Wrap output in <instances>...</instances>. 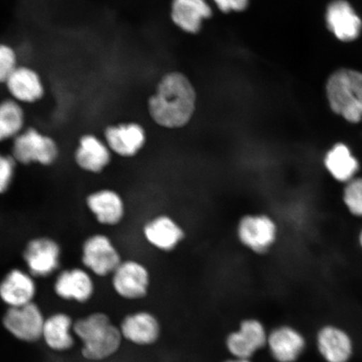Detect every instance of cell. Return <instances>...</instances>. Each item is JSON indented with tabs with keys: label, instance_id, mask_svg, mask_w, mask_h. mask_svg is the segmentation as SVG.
<instances>
[{
	"label": "cell",
	"instance_id": "30",
	"mask_svg": "<svg viewBox=\"0 0 362 362\" xmlns=\"http://www.w3.org/2000/svg\"><path fill=\"white\" fill-rule=\"evenodd\" d=\"M223 362H253L251 359H238L230 357V358L223 361Z\"/></svg>",
	"mask_w": 362,
	"mask_h": 362
},
{
	"label": "cell",
	"instance_id": "28",
	"mask_svg": "<svg viewBox=\"0 0 362 362\" xmlns=\"http://www.w3.org/2000/svg\"><path fill=\"white\" fill-rule=\"evenodd\" d=\"M344 201L356 216H362V179L350 181L344 192Z\"/></svg>",
	"mask_w": 362,
	"mask_h": 362
},
{
	"label": "cell",
	"instance_id": "21",
	"mask_svg": "<svg viewBox=\"0 0 362 362\" xmlns=\"http://www.w3.org/2000/svg\"><path fill=\"white\" fill-rule=\"evenodd\" d=\"M147 243L158 250H175L185 238L182 228L168 216H158L147 221L143 228Z\"/></svg>",
	"mask_w": 362,
	"mask_h": 362
},
{
	"label": "cell",
	"instance_id": "25",
	"mask_svg": "<svg viewBox=\"0 0 362 362\" xmlns=\"http://www.w3.org/2000/svg\"><path fill=\"white\" fill-rule=\"evenodd\" d=\"M325 165L333 177L341 182L350 181L358 170V162L345 144H338L327 153Z\"/></svg>",
	"mask_w": 362,
	"mask_h": 362
},
{
	"label": "cell",
	"instance_id": "1",
	"mask_svg": "<svg viewBox=\"0 0 362 362\" xmlns=\"http://www.w3.org/2000/svg\"><path fill=\"white\" fill-rule=\"evenodd\" d=\"M197 95L181 74L166 75L148 100V111L155 123L165 129H180L189 123L196 110Z\"/></svg>",
	"mask_w": 362,
	"mask_h": 362
},
{
	"label": "cell",
	"instance_id": "8",
	"mask_svg": "<svg viewBox=\"0 0 362 362\" xmlns=\"http://www.w3.org/2000/svg\"><path fill=\"white\" fill-rule=\"evenodd\" d=\"M268 337L264 322L251 317L240 321L238 329L226 334L224 345L230 357L252 360L265 349Z\"/></svg>",
	"mask_w": 362,
	"mask_h": 362
},
{
	"label": "cell",
	"instance_id": "27",
	"mask_svg": "<svg viewBox=\"0 0 362 362\" xmlns=\"http://www.w3.org/2000/svg\"><path fill=\"white\" fill-rule=\"evenodd\" d=\"M17 67L18 58L15 49L10 45L0 43V83L6 84Z\"/></svg>",
	"mask_w": 362,
	"mask_h": 362
},
{
	"label": "cell",
	"instance_id": "3",
	"mask_svg": "<svg viewBox=\"0 0 362 362\" xmlns=\"http://www.w3.org/2000/svg\"><path fill=\"white\" fill-rule=\"evenodd\" d=\"M327 93L330 107L351 123L362 119V74L341 69L329 76Z\"/></svg>",
	"mask_w": 362,
	"mask_h": 362
},
{
	"label": "cell",
	"instance_id": "15",
	"mask_svg": "<svg viewBox=\"0 0 362 362\" xmlns=\"http://www.w3.org/2000/svg\"><path fill=\"white\" fill-rule=\"evenodd\" d=\"M86 206L98 224L113 228L123 223L126 205L116 189L102 188L90 192L85 199Z\"/></svg>",
	"mask_w": 362,
	"mask_h": 362
},
{
	"label": "cell",
	"instance_id": "2",
	"mask_svg": "<svg viewBox=\"0 0 362 362\" xmlns=\"http://www.w3.org/2000/svg\"><path fill=\"white\" fill-rule=\"evenodd\" d=\"M74 332L81 343V355L90 362L112 358L121 350L124 339L119 325L110 315L93 312L74 321Z\"/></svg>",
	"mask_w": 362,
	"mask_h": 362
},
{
	"label": "cell",
	"instance_id": "26",
	"mask_svg": "<svg viewBox=\"0 0 362 362\" xmlns=\"http://www.w3.org/2000/svg\"><path fill=\"white\" fill-rule=\"evenodd\" d=\"M18 165L11 153H0V194L10 192L15 181Z\"/></svg>",
	"mask_w": 362,
	"mask_h": 362
},
{
	"label": "cell",
	"instance_id": "24",
	"mask_svg": "<svg viewBox=\"0 0 362 362\" xmlns=\"http://www.w3.org/2000/svg\"><path fill=\"white\" fill-rule=\"evenodd\" d=\"M21 103L11 98L0 102V144L15 139L26 128Z\"/></svg>",
	"mask_w": 362,
	"mask_h": 362
},
{
	"label": "cell",
	"instance_id": "4",
	"mask_svg": "<svg viewBox=\"0 0 362 362\" xmlns=\"http://www.w3.org/2000/svg\"><path fill=\"white\" fill-rule=\"evenodd\" d=\"M11 142V153L18 165L52 167L61 156V148L57 140L35 127H26Z\"/></svg>",
	"mask_w": 362,
	"mask_h": 362
},
{
	"label": "cell",
	"instance_id": "10",
	"mask_svg": "<svg viewBox=\"0 0 362 362\" xmlns=\"http://www.w3.org/2000/svg\"><path fill=\"white\" fill-rule=\"evenodd\" d=\"M238 238L249 250L264 255L277 239L278 228L274 221L267 215H247L239 221Z\"/></svg>",
	"mask_w": 362,
	"mask_h": 362
},
{
	"label": "cell",
	"instance_id": "6",
	"mask_svg": "<svg viewBox=\"0 0 362 362\" xmlns=\"http://www.w3.org/2000/svg\"><path fill=\"white\" fill-rule=\"evenodd\" d=\"M62 247L57 239L36 236L27 241L22 251L26 270L35 279H47L60 269Z\"/></svg>",
	"mask_w": 362,
	"mask_h": 362
},
{
	"label": "cell",
	"instance_id": "31",
	"mask_svg": "<svg viewBox=\"0 0 362 362\" xmlns=\"http://www.w3.org/2000/svg\"><path fill=\"white\" fill-rule=\"evenodd\" d=\"M360 243H361V246H362V233H361V237H360Z\"/></svg>",
	"mask_w": 362,
	"mask_h": 362
},
{
	"label": "cell",
	"instance_id": "19",
	"mask_svg": "<svg viewBox=\"0 0 362 362\" xmlns=\"http://www.w3.org/2000/svg\"><path fill=\"white\" fill-rule=\"evenodd\" d=\"M325 21L329 30L341 42H352L361 33V18L346 0H334L329 4Z\"/></svg>",
	"mask_w": 362,
	"mask_h": 362
},
{
	"label": "cell",
	"instance_id": "22",
	"mask_svg": "<svg viewBox=\"0 0 362 362\" xmlns=\"http://www.w3.org/2000/svg\"><path fill=\"white\" fill-rule=\"evenodd\" d=\"M318 350L327 362H347L352 353L349 337L336 327H327L317 336Z\"/></svg>",
	"mask_w": 362,
	"mask_h": 362
},
{
	"label": "cell",
	"instance_id": "17",
	"mask_svg": "<svg viewBox=\"0 0 362 362\" xmlns=\"http://www.w3.org/2000/svg\"><path fill=\"white\" fill-rule=\"evenodd\" d=\"M306 347V341L298 329L280 325L269 330L266 349L274 362H296Z\"/></svg>",
	"mask_w": 362,
	"mask_h": 362
},
{
	"label": "cell",
	"instance_id": "23",
	"mask_svg": "<svg viewBox=\"0 0 362 362\" xmlns=\"http://www.w3.org/2000/svg\"><path fill=\"white\" fill-rule=\"evenodd\" d=\"M211 13L205 0H174L171 16L181 29L197 33L204 18H209Z\"/></svg>",
	"mask_w": 362,
	"mask_h": 362
},
{
	"label": "cell",
	"instance_id": "11",
	"mask_svg": "<svg viewBox=\"0 0 362 362\" xmlns=\"http://www.w3.org/2000/svg\"><path fill=\"white\" fill-rule=\"evenodd\" d=\"M53 291L62 300L76 304H88L95 296L96 285L93 275L80 267L59 272L53 284Z\"/></svg>",
	"mask_w": 362,
	"mask_h": 362
},
{
	"label": "cell",
	"instance_id": "14",
	"mask_svg": "<svg viewBox=\"0 0 362 362\" xmlns=\"http://www.w3.org/2000/svg\"><path fill=\"white\" fill-rule=\"evenodd\" d=\"M113 153L103 138L84 134L78 139L74 153L75 165L90 175H100L111 165Z\"/></svg>",
	"mask_w": 362,
	"mask_h": 362
},
{
	"label": "cell",
	"instance_id": "12",
	"mask_svg": "<svg viewBox=\"0 0 362 362\" xmlns=\"http://www.w3.org/2000/svg\"><path fill=\"white\" fill-rule=\"evenodd\" d=\"M103 139L113 156L134 158L141 152L147 142V133L136 122L110 124L103 130Z\"/></svg>",
	"mask_w": 362,
	"mask_h": 362
},
{
	"label": "cell",
	"instance_id": "13",
	"mask_svg": "<svg viewBox=\"0 0 362 362\" xmlns=\"http://www.w3.org/2000/svg\"><path fill=\"white\" fill-rule=\"evenodd\" d=\"M119 327L124 341L139 347L156 345L162 336V325L158 317L148 310L127 314Z\"/></svg>",
	"mask_w": 362,
	"mask_h": 362
},
{
	"label": "cell",
	"instance_id": "20",
	"mask_svg": "<svg viewBox=\"0 0 362 362\" xmlns=\"http://www.w3.org/2000/svg\"><path fill=\"white\" fill-rule=\"evenodd\" d=\"M74 321L66 312H55L45 317L42 341L49 351L65 353L75 346Z\"/></svg>",
	"mask_w": 362,
	"mask_h": 362
},
{
	"label": "cell",
	"instance_id": "18",
	"mask_svg": "<svg viewBox=\"0 0 362 362\" xmlns=\"http://www.w3.org/2000/svg\"><path fill=\"white\" fill-rule=\"evenodd\" d=\"M4 85L11 98L22 105L42 101L45 95L42 76L29 66H18Z\"/></svg>",
	"mask_w": 362,
	"mask_h": 362
},
{
	"label": "cell",
	"instance_id": "16",
	"mask_svg": "<svg viewBox=\"0 0 362 362\" xmlns=\"http://www.w3.org/2000/svg\"><path fill=\"white\" fill-rule=\"evenodd\" d=\"M35 278L26 269L13 268L0 280V300L7 308L21 307L35 302L37 294Z\"/></svg>",
	"mask_w": 362,
	"mask_h": 362
},
{
	"label": "cell",
	"instance_id": "29",
	"mask_svg": "<svg viewBox=\"0 0 362 362\" xmlns=\"http://www.w3.org/2000/svg\"><path fill=\"white\" fill-rule=\"evenodd\" d=\"M215 2L220 10L223 12L241 11L247 8L248 0H215Z\"/></svg>",
	"mask_w": 362,
	"mask_h": 362
},
{
	"label": "cell",
	"instance_id": "7",
	"mask_svg": "<svg viewBox=\"0 0 362 362\" xmlns=\"http://www.w3.org/2000/svg\"><path fill=\"white\" fill-rule=\"evenodd\" d=\"M45 317L42 308L35 302L21 307L7 308L2 327L11 337L26 344L42 341Z\"/></svg>",
	"mask_w": 362,
	"mask_h": 362
},
{
	"label": "cell",
	"instance_id": "9",
	"mask_svg": "<svg viewBox=\"0 0 362 362\" xmlns=\"http://www.w3.org/2000/svg\"><path fill=\"white\" fill-rule=\"evenodd\" d=\"M110 277L113 292L124 300H142L151 291V275L141 262L123 260Z\"/></svg>",
	"mask_w": 362,
	"mask_h": 362
},
{
	"label": "cell",
	"instance_id": "5",
	"mask_svg": "<svg viewBox=\"0 0 362 362\" xmlns=\"http://www.w3.org/2000/svg\"><path fill=\"white\" fill-rule=\"evenodd\" d=\"M122 261L119 249L106 234L93 233L81 244V264L95 277L111 276Z\"/></svg>",
	"mask_w": 362,
	"mask_h": 362
}]
</instances>
